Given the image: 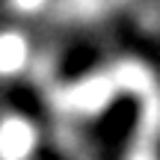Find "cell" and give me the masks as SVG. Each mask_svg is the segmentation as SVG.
I'll return each instance as SVG.
<instances>
[{"label": "cell", "mask_w": 160, "mask_h": 160, "mask_svg": "<svg viewBox=\"0 0 160 160\" xmlns=\"http://www.w3.org/2000/svg\"><path fill=\"white\" fill-rule=\"evenodd\" d=\"M12 3H15V6H21V9H36L42 0H12Z\"/></svg>", "instance_id": "3957f363"}, {"label": "cell", "mask_w": 160, "mask_h": 160, "mask_svg": "<svg viewBox=\"0 0 160 160\" xmlns=\"http://www.w3.org/2000/svg\"><path fill=\"white\" fill-rule=\"evenodd\" d=\"M24 59V45L15 36H0V71H15Z\"/></svg>", "instance_id": "7a4b0ae2"}, {"label": "cell", "mask_w": 160, "mask_h": 160, "mask_svg": "<svg viewBox=\"0 0 160 160\" xmlns=\"http://www.w3.org/2000/svg\"><path fill=\"white\" fill-rule=\"evenodd\" d=\"M36 137L24 119H3L0 125V160H24Z\"/></svg>", "instance_id": "6da1fadb"}]
</instances>
